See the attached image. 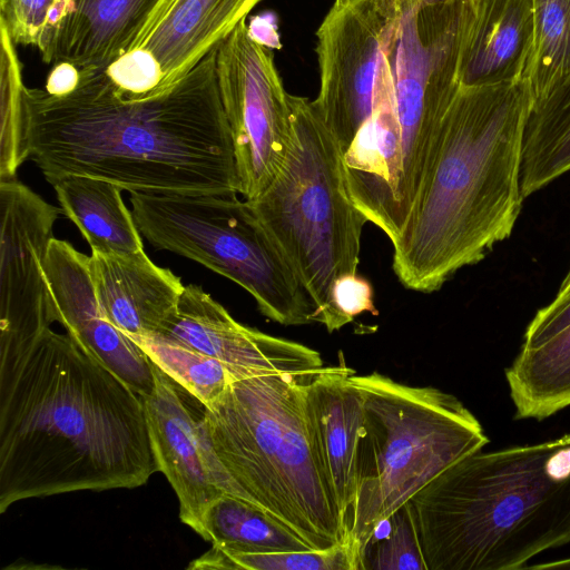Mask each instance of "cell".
<instances>
[{"label":"cell","instance_id":"obj_3","mask_svg":"<svg viewBox=\"0 0 570 570\" xmlns=\"http://www.w3.org/2000/svg\"><path fill=\"white\" fill-rule=\"evenodd\" d=\"M529 82L461 85L426 178L393 245L406 288L432 293L508 238L521 210V148Z\"/></svg>","mask_w":570,"mask_h":570},{"label":"cell","instance_id":"obj_18","mask_svg":"<svg viewBox=\"0 0 570 570\" xmlns=\"http://www.w3.org/2000/svg\"><path fill=\"white\" fill-rule=\"evenodd\" d=\"M161 0H58L42 61L104 72L131 51Z\"/></svg>","mask_w":570,"mask_h":570},{"label":"cell","instance_id":"obj_32","mask_svg":"<svg viewBox=\"0 0 570 570\" xmlns=\"http://www.w3.org/2000/svg\"><path fill=\"white\" fill-rule=\"evenodd\" d=\"M58 0H0L2 22L17 45L42 46Z\"/></svg>","mask_w":570,"mask_h":570},{"label":"cell","instance_id":"obj_33","mask_svg":"<svg viewBox=\"0 0 570 570\" xmlns=\"http://www.w3.org/2000/svg\"><path fill=\"white\" fill-rule=\"evenodd\" d=\"M570 326V298L556 302L539 309L528 325L521 347L541 345Z\"/></svg>","mask_w":570,"mask_h":570},{"label":"cell","instance_id":"obj_20","mask_svg":"<svg viewBox=\"0 0 570 570\" xmlns=\"http://www.w3.org/2000/svg\"><path fill=\"white\" fill-rule=\"evenodd\" d=\"M89 273L106 316L128 336L157 332L185 287L170 269L153 263L144 249L91 253Z\"/></svg>","mask_w":570,"mask_h":570},{"label":"cell","instance_id":"obj_14","mask_svg":"<svg viewBox=\"0 0 570 570\" xmlns=\"http://www.w3.org/2000/svg\"><path fill=\"white\" fill-rule=\"evenodd\" d=\"M151 368L154 390L141 401L158 469L178 498L180 520L200 535L204 513L218 497L252 500L213 449L205 404L153 362Z\"/></svg>","mask_w":570,"mask_h":570},{"label":"cell","instance_id":"obj_13","mask_svg":"<svg viewBox=\"0 0 570 570\" xmlns=\"http://www.w3.org/2000/svg\"><path fill=\"white\" fill-rule=\"evenodd\" d=\"M262 0H161L135 47L104 73L126 100L167 92Z\"/></svg>","mask_w":570,"mask_h":570},{"label":"cell","instance_id":"obj_27","mask_svg":"<svg viewBox=\"0 0 570 570\" xmlns=\"http://www.w3.org/2000/svg\"><path fill=\"white\" fill-rule=\"evenodd\" d=\"M129 337L154 364L205 406L210 405L230 383L240 380L223 362L160 334Z\"/></svg>","mask_w":570,"mask_h":570},{"label":"cell","instance_id":"obj_16","mask_svg":"<svg viewBox=\"0 0 570 570\" xmlns=\"http://www.w3.org/2000/svg\"><path fill=\"white\" fill-rule=\"evenodd\" d=\"M49 292L59 322L81 348L140 396L153 392L151 362L102 311L89 273V256L52 238L45 261Z\"/></svg>","mask_w":570,"mask_h":570},{"label":"cell","instance_id":"obj_4","mask_svg":"<svg viewBox=\"0 0 570 570\" xmlns=\"http://www.w3.org/2000/svg\"><path fill=\"white\" fill-rule=\"evenodd\" d=\"M426 570H517L570 543V433L479 450L410 500Z\"/></svg>","mask_w":570,"mask_h":570},{"label":"cell","instance_id":"obj_23","mask_svg":"<svg viewBox=\"0 0 570 570\" xmlns=\"http://www.w3.org/2000/svg\"><path fill=\"white\" fill-rule=\"evenodd\" d=\"M518 419L543 420L570 405V326L539 346L520 348L505 370Z\"/></svg>","mask_w":570,"mask_h":570},{"label":"cell","instance_id":"obj_22","mask_svg":"<svg viewBox=\"0 0 570 570\" xmlns=\"http://www.w3.org/2000/svg\"><path fill=\"white\" fill-rule=\"evenodd\" d=\"M52 186L60 213L78 227L91 253L130 254L144 249L120 186L82 175L65 176Z\"/></svg>","mask_w":570,"mask_h":570},{"label":"cell","instance_id":"obj_11","mask_svg":"<svg viewBox=\"0 0 570 570\" xmlns=\"http://www.w3.org/2000/svg\"><path fill=\"white\" fill-rule=\"evenodd\" d=\"M409 0L334 3L320 24V90L313 105L343 154L368 119L384 49Z\"/></svg>","mask_w":570,"mask_h":570},{"label":"cell","instance_id":"obj_8","mask_svg":"<svg viewBox=\"0 0 570 570\" xmlns=\"http://www.w3.org/2000/svg\"><path fill=\"white\" fill-rule=\"evenodd\" d=\"M135 223L155 248L169 250L235 282L267 318L314 322V304L247 200L237 195L132 191Z\"/></svg>","mask_w":570,"mask_h":570},{"label":"cell","instance_id":"obj_37","mask_svg":"<svg viewBox=\"0 0 570 570\" xmlns=\"http://www.w3.org/2000/svg\"><path fill=\"white\" fill-rule=\"evenodd\" d=\"M347 0H335L334 3H344L346 2Z\"/></svg>","mask_w":570,"mask_h":570},{"label":"cell","instance_id":"obj_36","mask_svg":"<svg viewBox=\"0 0 570 570\" xmlns=\"http://www.w3.org/2000/svg\"><path fill=\"white\" fill-rule=\"evenodd\" d=\"M568 298H570V269L568 271L566 277L563 278L553 301L562 302Z\"/></svg>","mask_w":570,"mask_h":570},{"label":"cell","instance_id":"obj_29","mask_svg":"<svg viewBox=\"0 0 570 570\" xmlns=\"http://www.w3.org/2000/svg\"><path fill=\"white\" fill-rule=\"evenodd\" d=\"M22 70L7 27L0 22V180L14 179L28 159L24 144Z\"/></svg>","mask_w":570,"mask_h":570},{"label":"cell","instance_id":"obj_26","mask_svg":"<svg viewBox=\"0 0 570 570\" xmlns=\"http://www.w3.org/2000/svg\"><path fill=\"white\" fill-rule=\"evenodd\" d=\"M534 33L523 76L532 105L570 79V0H533Z\"/></svg>","mask_w":570,"mask_h":570},{"label":"cell","instance_id":"obj_17","mask_svg":"<svg viewBox=\"0 0 570 570\" xmlns=\"http://www.w3.org/2000/svg\"><path fill=\"white\" fill-rule=\"evenodd\" d=\"M342 159L353 204L393 242L405 224L399 199L401 128L384 55L375 77L371 116Z\"/></svg>","mask_w":570,"mask_h":570},{"label":"cell","instance_id":"obj_6","mask_svg":"<svg viewBox=\"0 0 570 570\" xmlns=\"http://www.w3.org/2000/svg\"><path fill=\"white\" fill-rule=\"evenodd\" d=\"M363 397L355 452V497L346 539L360 563L373 531L446 469L489 439L454 395L381 373L352 374Z\"/></svg>","mask_w":570,"mask_h":570},{"label":"cell","instance_id":"obj_31","mask_svg":"<svg viewBox=\"0 0 570 570\" xmlns=\"http://www.w3.org/2000/svg\"><path fill=\"white\" fill-rule=\"evenodd\" d=\"M373 298V287L366 278L357 273L341 275L331 287L328 308L321 323L332 333L353 322L362 313L376 315Z\"/></svg>","mask_w":570,"mask_h":570},{"label":"cell","instance_id":"obj_21","mask_svg":"<svg viewBox=\"0 0 570 570\" xmlns=\"http://www.w3.org/2000/svg\"><path fill=\"white\" fill-rule=\"evenodd\" d=\"M533 33V0H472L460 58V83L478 86L523 79Z\"/></svg>","mask_w":570,"mask_h":570},{"label":"cell","instance_id":"obj_34","mask_svg":"<svg viewBox=\"0 0 570 570\" xmlns=\"http://www.w3.org/2000/svg\"><path fill=\"white\" fill-rule=\"evenodd\" d=\"M79 81V71L72 65H53L48 75L45 89L51 95H63L72 90Z\"/></svg>","mask_w":570,"mask_h":570},{"label":"cell","instance_id":"obj_19","mask_svg":"<svg viewBox=\"0 0 570 570\" xmlns=\"http://www.w3.org/2000/svg\"><path fill=\"white\" fill-rule=\"evenodd\" d=\"M353 373L340 352L337 365L323 366L304 377L314 451L344 532L355 497V452L363 423V397Z\"/></svg>","mask_w":570,"mask_h":570},{"label":"cell","instance_id":"obj_5","mask_svg":"<svg viewBox=\"0 0 570 570\" xmlns=\"http://www.w3.org/2000/svg\"><path fill=\"white\" fill-rule=\"evenodd\" d=\"M304 377L234 381L206 406L205 424L218 459L250 500L312 549H325L345 532L314 451Z\"/></svg>","mask_w":570,"mask_h":570},{"label":"cell","instance_id":"obj_10","mask_svg":"<svg viewBox=\"0 0 570 570\" xmlns=\"http://www.w3.org/2000/svg\"><path fill=\"white\" fill-rule=\"evenodd\" d=\"M216 77L238 190L250 202L271 185L287 155L293 134L288 94L271 50L252 36L246 20L216 47Z\"/></svg>","mask_w":570,"mask_h":570},{"label":"cell","instance_id":"obj_25","mask_svg":"<svg viewBox=\"0 0 570 570\" xmlns=\"http://www.w3.org/2000/svg\"><path fill=\"white\" fill-rule=\"evenodd\" d=\"M200 537L212 544L245 553L312 549L267 511L228 493L214 500L205 511Z\"/></svg>","mask_w":570,"mask_h":570},{"label":"cell","instance_id":"obj_35","mask_svg":"<svg viewBox=\"0 0 570 570\" xmlns=\"http://www.w3.org/2000/svg\"><path fill=\"white\" fill-rule=\"evenodd\" d=\"M524 569H570V558L563 560H557L553 562L532 564Z\"/></svg>","mask_w":570,"mask_h":570},{"label":"cell","instance_id":"obj_9","mask_svg":"<svg viewBox=\"0 0 570 570\" xmlns=\"http://www.w3.org/2000/svg\"><path fill=\"white\" fill-rule=\"evenodd\" d=\"M472 0H409L384 57L401 128L399 199L406 223L461 83L460 58Z\"/></svg>","mask_w":570,"mask_h":570},{"label":"cell","instance_id":"obj_2","mask_svg":"<svg viewBox=\"0 0 570 570\" xmlns=\"http://www.w3.org/2000/svg\"><path fill=\"white\" fill-rule=\"evenodd\" d=\"M159 471L141 396L46 330L0 370V513L23 499L144 485Z\"/></svg>","mask_w":570,"mask_h":570},{"label":"cell","instance_id":"obj_1","mask_svg":"<svg viewBox=\"0 0 570 570\" xmlns=\"http://www.w3.org/2000/svg\"><path fill=\"white\" fill-rule=\"evenodd\" d=\"M22 100L28 159L51 185L82 175L129 193L239 194L216 48L154 98L122 99L104 72H79L67 94L24 86Z\"/></svg>","mask_w":570,"mask_h":570},{"label":"cell","instance_id":"obj_15","mask_svg":"<svg viewBox=\"0 0 570 570\" xmlns=\"http://www.w3.org/2000/svg\"><path fill=\"white\" fill-rule=\"evenodd\" d=\"M155 333L223 362L239 379L266 373L307 376L324 366L317 351L242 325L195 284L184 287Z\"/></svg>","mask_w":570,"mask_h":570},{"label":"cell","instance_id":"obj_30","mask_svg":"<svg viewBox=\"0 0 570 570\" xmlns=\"http://www.w3.org/2000/svg\"><path fill=\"white\" fill-rule=\"evenodd\" d=\"M360 570H426L410 501L377 524L363 549Z\"/></svg>","mask_w":570,"mask_h":570},{"label":"cell","instance_id":"obj_12","mask_svg":"<svg viewBox=\"0 0 570 570\" xmlns=\"http://www.w3.org/2000/svg\"><path fill=\"white\" fill-rule=\"evenodd\" d=\"M59 213L17 178L0 180V368L56 322L45 261Z\"/></svg>","mask_w":570,"mask_h":570},{"label":"cell","instance_id":"obj_7","mask_svg":"<svg viewBox=\"0 0 570 570\" xmlns=\"http://www.w3.org/2000/svg\"><path fill=\"white\" fill-rule=\"evenodd\" d=\"M293 134L271 185L248 202L309 295L321 323L334 281L357 273L366 218L348 194L343 151L313 101L288 94Z\"/></svg>","mask_w":570,"mask_h":570},{"label":"cell","instance_id":"obj_24","mask_svg":"<svg viewBox=\"0 0 570 570\" xmlns=\"http://www.w3.org/2000/svg\"><path fill=\"white\" fill-rule=\"evenodd\" d=\"M570 171V79L531 105L520 166L523 199Z\"/></svg>","mask_w":570,"mask_h":570},{"label":"cell","instance_id":"obj_28","mask_svg":"<svg viewBox=\"0 0 570 570\" xmlns=\"http://www.w3.org/2000/svg\"><path fill=\"white\" fill-rule=\"evenodd\" d=\"M193 570H360V558L347 541L325 549H307L272 553L236 552L217 544L193 560Z\"/></svg>","mask_w":570,"mask_h":570}]
</instances>
